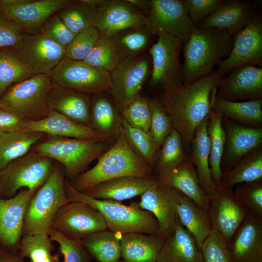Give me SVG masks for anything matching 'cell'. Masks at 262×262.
<instances>
[{
    "label": "cell",
    "mask_w": 262,
    "mask_h": 262,
    "mask_svg": "<svg viewBox=\"0 0 262 262\" xmlns=\"http://www.w3.org/2000/svg\"><path fill=\"white\" fill-rule=\"evenodd\" d=\"M99 36V32L94 27L77 33L66 49L64 58L84 61L92 51Z\"/></svg>",
    "instance_id": "c3c4849f"
},
{
    "label": "cell",
    "mask_w": 262,
    "mask_h": 262,
    "mask_svg": "<svg viewBox=\"0 0 262 262\" xmlns=\"http://www.w3.org/2000/svg\"><path fill=\"white\" fill-rule=\"evenodd\" d=\"M228 73L227 76H223L219 82L216 97L233 101L262 98L261 67L243 65Z\"/></svg>",
    "instance_id": "d6986e66"
},
{
    "label": "cell",
    "mask_w": 262,
    "mask_h": 262,
    "mask_svg": "<svg viewBox=\"0 0 262 262\" xmlns=\"http://www.w3.org/2000/svg\"><path fill=\"white\" fill-rule=\"evenodd\" d=\"M216 90L212 95V109L221 113L234 122L246 127L262 128V99L233 101L216 97Z\"/></svg>",
    "instance_id": "1f68e13d"
},
{
    "label": "cell",
    "mask_w": 262,
    "mask_h": 262,
    "mask_svg": "<svg viewBox=\"0 0 262 262\" xmlns=\"http://www.w3.org/2000/svg\"><path fill=\"white\" fill-rule=\"evenodd\" d=\"M121 114L123 119L130 126L149 131L151 112L149 99L141 94L126 103Z\"/></svg>",
    "instance_id": "f6af8a7d"
},
{
    "label": "cell",
    "mask_w": 262,
    "mask_h": 262,
    "mask_svg": "<svg viewBox=\"0 0 262 262\" xmlns=\"http://www.w3.org/2000/svg\"><path fill=\"white\" fill-rule=\"evenodd\" d=\"M133 8L142 13H146L148 15L150 8V0H125Z\"/></svg>",
    "instance_id": "680465c9"
},
{
    "label": "cell",
    "mask_w": 262,
    "mask_h": 262,
    "mask_svg": "<svg viewBox=\"0 0 262 262\" xmlns=\"http://www.w3.org/2000/svg\"><path fill=\"white\" fill-rule=\"evenodd\" d=\"M151 35L144 27L127 29L110 38L120 59L141 54L148 47Z\"/></svg>",
    "instance_id": "b9f144b4"
},
{
    "label": "cell",
    "mask_w": 262,
    "mask_h": 262,
    "mask_svg": "<svg viewBox=\"0 0 262 262\" xmlns=\"http://www.w3.org/2000/svg\"><path fill=\"white\" fill-rule=\"evenodd\" d=\"M51 228L74 240H82L108 229L100 212L81 201H70L62 206L56 214Z\"/></svg>",
    "instance_id": "8fae6325"
},
{
    "label": "cell",
    "mask_w": 262,
    "mask_h": 262,
    "mask_svg": "<svg viewBox=\"0 0 262 262\" xmlns=\"http://www.w3.org/2000/svg\"><path fill=\"white\" fill-rule=\"evenodd\" d=\"M86 4L96 7L98 8L105 1V0H82Z\"/></svg>",
    "instance_id": "91938a15"
},
{
    "label": "cell",
    "mask_w": 262,
    "mask_h": 262,
    "mask_svg": "<svg viewBox=\"0 0 262 262\" xmlns=\"http://www.w3.org/2000/svg\"><path fill=\"white\" fill-rule=\"evenodd\" d=\"M156 181L153 175L124 176L101 182L82 193L95 199L120 202L141 196Z\"/></svg>",
    "instance_id": "484cf974"
},
{
    "label": "cell",
    "mask_w": 262,
    "mask_h": 262,
    "mask_svg": "<svg viewBox=\"0 0 262 262\" xmlns=\"http://www.w3.org/2000/svg\"><path fill=\"white\" fill-rule=\"evenodd\" d=\"M170 185L189 198L198 206L208 211L210 199L202 190L196 168L187 155L174 171Z\"/></svg>",
    "instance_id": "e575fe53"
},
{
    "label": "cell",
    "mask_w": 262,
    "mask_h": 262,
    "mask_svg": "<svg viewBox=\"0 0 262 262\" xmlns=\"http://www.w3.org/2000/svg\"><path fill=\"white\" fill-rule=\"evenodd\" d=\"M98 8L90 6L82 0L71 1L56 12L66 27L75 34L93 27Z\"/></svg>",
    "instance_id": "60d3db41"
},
{
    "label": "cell",
    "mask_w": 262,
    "mask_h": 262,
    "mask_svg": "<svg viewBox=\"0 0 262 262\" xmlns=\"http://www.w3.org/2000/svg\"><path fill=\"white\" fill-rule=\"evenodd\" d=\"M65 189L70 201L85 202L98 209L103 215L109 230L122 235L132 233L159 235V224L154 215L142 210L138 203L130 205L112 200L92 198L75 189L68 179Z\"/></svg>",
    "instance_id": "277c9868"
},
{
    "label": "cell",
    "mask_w": 262,
    "mask_h": 262,
    "mask_svg": "<svg viewBox=\"0 0 262 262\" xmlns=\"http://www.w3.org/2000/svg\"><path fill=\"white\" fill-rule=\"evenodd\" d=\"M254 16L252 6L248 2L224 0L201 22L198 28L225 30L233 36L244 28Z\"/></svg>",
    "instance_id": "4316f807"
},
{
    "label": "cell",
    "mask_w": 262,
    "mask_h": 262,
    "mask_svg": "<svg viewBox=\"0 0 262 262\" xmlns=\"http://www.w3.org/2000/svg\"><path fill=\"white\" fill-rule=\"evenodd\" d=\"M188 14L195 25L213 12L223 0H183Z\"/></svg>",
    "instance_id": "11a10c76"
},
{
    "label": "cell",
    "mask_w": 262,
    "mask_h": 262,
    "mask_svg": "<svg viewBox=\"0 0 262 262\" xmlns=\"http://www.w3.org/2000/svg\"><path fill=\"white\" fill-rule=\"evenodd\" d=\"M25 33L16 23L0 14V49H16Z\"/></svg>",
    "instance_id": "db71d44e"
},
{
    "label": "cell",
    "mask_w": 262,
    "mask_h": 262,
    "mask_svg": "<svg viewBox=\"0 0 262 262\" xmlns=\"http://www.w3.org/2000/svg\"><path fill=\"white\" fill-rule=\"evenodd\" d=\"M223 117L221 113L211 109L207 126L210 144L209 164L214 182L220 181L222 174L221 162L226 141Z\"/></svg>",
    "instance_id": "f35d334b"
},
{
    "label": "cell",
    "mask_w": 262,
    "mask_h": 262,
    "mask_svg": "<svg viewBox=\"0 0 262 262\" xmlns=\"http://www.w3.org/2000/svg\"><path fill=\"white\" fill-rule=\"evenodd\" d=\"M200 250L203 262H232L228 243L213 228L203 241Z\"/></svg>",
    "instance_id": "816d5d0a"
},
{
    "label": "cell",
    "mask_w": 262,
    "mask_h": 262,
    "mask_svg": "<svg viewBox=\"0 0 262 262\" xmlns=\"http://www.w3.org/2000/svg\"><path fill=\"white\" fill-rule=\"evenodd\" d=\"M149 72V58L142 54L120 59L110 72L112 86L108 93L120 113L126 103L140 94Z\"/></svg>",
    "instance_id": "7c38bea8"
},
{
    "label": "cell",
    "mask_w": 262,
    "mask_h": 262,
    "mask_svg": "<svg viewBox=\"0 0 262 262\" xmlns=\"http://www.w3.org/2000/svg\"><path fill=\"white\" fill-rule=\"evenodd\" d=\"M209 117V115L196 129L190 159L196 168L200 186L210 200L215 195V185L209 164L210 144L207 129Z\"/></svg>",
    "instance_id": "f546056e"
},
{
    "label": "cell",
    "mask_w": 262,
    "mask_h": 262,
    "mask_svg": "<svg viewBox=\"0 0 262 262\" xmlns=\"http://www.w3.org/2000/svg\"><path fill=\"white\" fill-rule=\"evenodd\" d=\"M233 36L225 30L194 27L183 48L182 83L194 81L213 72L214 66L229 54Z\"/></svg>",
    "instance_id": "3957f363"
},
{
    "label": "cell",
    "mask_w": 262,
    "mask_h": 262,
    "mask_svg": "<svg viewBox=\"0 0 262 262\" xmlns=\"http://www.w3.org/2000/svg\"><path fill=\"white\" fill-rule=\"evenodd\" d=\"M52 241L47 233L23 235L20 240L18 251L30 262H60L58 255L53 254Z\"/></svg>",
    "instance_id": "7bdbcfd3"
},
{
    "label": "cell",
    "mask_w": 262,
    "mask_h": 262,
    "mask_svg": "<svg viewBox=\"0 0 262 262\" xmlns=\"http://www.w3.org/2000/svg\"><path fill=\"white\" fill-rule=\"evenodd\" d=\"M195 25L183 0H151L145 29L151 34L162 31L185 43Z\"/></svg>",
    "instance_id": "4fadbf2b"
},
{
    "label": "cell",
    "mask_w": 262,
    "mask_h": 262,
    "mask_svg": "<svg viewBox=\"0 0 262 262\" xmlns=\"http://www.w3.org/2000/svg\"><path fill=\"white\" fill-rule=\"evenodd\" d=\"M152 175L153 168L133 150L122 127L115 143L98 159L95 165L69 181L75 189L82 192L116 178Z\"/></svg>",
    "instance_id": "7a4b0ae2"
},
{
    "label": "cell",
    "mask_w": 262,
    "mask_h": 262,
    "mask_svg": "<svg viewBox=\"0 0 262 262\" xmlns=\"http://www.w3.org/2000/svg\"><path fill=\"white\" fill-rule=\"evenodd\" d=\"M110 146L107 141L51 136L38 144L34 152L61 163L68 180L71 181Z\"/></svg>",
    "instance_id": "8992f818"
},
{
    "label": "cell",
    "mask_w": 262,
    "mask_h": 262,
    "mask_svg": "<svg viewBox=\"0 0 262 262\" xmlns=\"http://www.w3.org/2000/svg\"><path fill=\"white\" fill-rule=\"evenodd\" d=\"M119 60L110 38L100 35L92 51L84 61L92 66L110 72Z\"/></svg>",
    "instance_id": "bcb514c9"
},
{
    "label": "cell",
    "mask_w": 262,
    "mask_h": 262,
    "mask_svg": "<svg viewBox=\"0 0 262 262\" xmlns=\"http://www.w3.org/2000/svg\"><path fill=\"white\" fill-rule=\"evenodd\" d=\"M47 102L49 110L58 112L78 124L92 128L91 99L89 95L52 82L47 95Z\"/></svg>",
    "instance_id": "d4e9b609"
},
{
    "label": "cell",
    "mask_w": 262,
    "mask_h": 262,
    "mask_svg": "<svg viewBox=\"0 0 262 262\" xmlns=\"http://www.w3.org/2000/svg\"><path fill=\"white\" fill-rule=\"evenodd\" d=\"M36 191L23 188L11 198H0V249L18 250L26 207Z\"/></svg>",
    "instance_id": "ac0fdd59"
},
{
    "label": "cell",
    "mask_w": 262,
    "mask_h": 262,
    "mask_svg": "<svg viewBox=\"0 0 262 262\" xmlns=\"http://www.w3.org/2000/svg\"><path fill=\"white\" fill-rule=\"evenodd\" d=\"M203 262L195 238L178 220L172 234L165 238L157 262Z\"/></svg>",
    "instance_id": "f1b7e54d"
},
{
    "label": "cell",
    "mask_w": 262,
    "mask_h": 262,
    "mask_svg": "<svg viewBox=\"0 0 262 262\" xmlns=\"http://www.w3.org/2000/svg\"><path fill=\"white\" fill-rule=\"evenodd\" d=\"M26 119L18 115L0 108V132H23Z\"/></svg>",
    "instance_id": "9f6ffc18"
},
{
    "label": "cell",
    "mask_w": 262,
    "mask_h": 262,
    "mask_svg": "<svg viewBox=\"0 0 262 262\" xmlns=\"http://www.w3.org/2000/svg\"><path fill=\"white\" fill-rule=\"evenodd\" d=\"M151 112L149 132L160 149L173 129L172 120L157 99H149Z\"/></svg>",
    "instance_id": "7dc6e473"
},
{
    "label": "cell",
    "mask_w": 262,
    "mask_h": 262,
    "mask_svg": "<svg viewBox=\"0 0 262 262\" xmlns=\"http://www.w3.org/2000/svg\"><path fill=\"white\" fill-rule=\"evenodd\" d=\"M147 22V16L126 0H105L98 8L93 27L100 35L110 37L127 29L144 27Z\"/></svg>",
    "instance_id": "44dd1931"
},
{
    "label": "cell",
    "mask_w": 262,
    "mask_h": 262,
    "mask_svg": "<svg viewBox=\"0 0 262 262\" xmlns=\"http://www.w3.org/2000/svg\"><path fill=\"white\" fill-rule=\"evenodd\" d=\"M52 82L49 75L35 74L15 83L0 98V108L26 120H37L48 115V94Z\"/></svg>",
    "instance_id": "52a82bcc"
},
{
    "label": "cell",
    "mask_w": 262,
    "mask_h": 262,
    "mask_svg": "<svg viewBox=\"0 0 262 262\" xmlns=\"http://www.w3.org/2000/svg\"><path fill=\"white\" fill-rule=\"evenodd\" d=\"M65 172L54 165L47 180L32 196L24 216L23 235L48 234L59 209L70 202L65 189Z\"/></svg>",
    "instance_id": "5b68a950"
},
{
    "label": "cell",
    "mask_w": 262,
    "mask_h": 262,
    "mask_svg": "<svg viewBox=\"0 0 262 262\" xmlns=\"http://www.w3.org/2000/svg\"><path fill=\"white\" fill-rule=\"evenodd\" d=\"M164 240L157 234H124L121 239V259L118 262H157Z\"/></svg>",
    "instance_id": "4dcf8cb0"
},
{
    "label": "cell",
    "mask_w": 262,
    "mask_h": 262,
    "mask_svg": "<svg viewBox=\"0 0 262 262\" xmlns=\"http://www.w3.org/2000/svg\"><path fill=\"white\" fill-rule=\"evenodd\" d=\"M223 76L213 71L175 89L164 91L157 99L183 144L192 143L196 128L210 114L213 92Z\"/></svg>",
    "instance_id": "6da1fadb"
},
{
    "label": "cell",
    "mask_w": 262,
    "mask_h": 262,
    "mask_svg": "<svg viewBox=\"0 0 262 262\" xmlns=\"http://www.w3.org/2000/svg\"><path fill=\"white\" fill-rule=\"evenodd\" d=\"M39 132L0 133V170L14 160L27 154L43 136Z\"/></svg>",
    "instance_id": "74e56055"
},
{
    "label": "cell",
    "mask_w": 262,
    "mask_h": 262,
    "mask_svg": "<svg viewBox=\"0 0 262 262\" xmlns=\"http://www.w3.org/2000/svg\"></svg>",
    "instance_id": "94428289"
},
{
    "label": "cell",
    "mask_w": 262,
    "mask_h": 262,
    "mask_svg": "<svg viewBox=\"0 0 262 262\" xmlns=\"http://www.w3.org/2000/svg\"><path fill=\"white\" fill-rule=\"evenodd\" d=\"M222 125L226 141L221 162L222 172L230 169L241 158L262 147V128L237 124L223 116Z\"/></svg>",
    "instance_id": "7402d4cb"
},
{
    "label": "cell",
    "mask_w": 262,
    "mask_h": 262,
    "mask_svg": "<svg viewBox=\"0 0 262 262\" xmlns=\"http://www.w3.org/2000/svg\"><path fill=\"white\" fill-rule=\"evenodd\" d=\"M215 195L210 201L208 213L213 228L228 244L248 214L231 190L220 181L214 182Z\"/></svg>",
    "instance_id": "9a60e30c"
},
{
    "label": "cell",
    "mask_w": 262,
    "mask_h": 262,
    "mask_svg": "<svg viewBox=\"0 0 262 262\" xmlns=\"http://www.w3.org/2000/svg\"><path fill=\"white\" fill-rule=\"evenodd\" d=\"M178 191L157 181L141 195L138 203L142 210L152 213L159 224V235L166 238L174 232L179 220L176 210Z\"/></svg>",
    "instance_id": "ffe728a7"
},
{
    "label": "cell",
    "mask_w": 262,
    "mask_h": 262,
    "mask_svg": "<svg viewBox=\"0 0 262 262\" xmlns=\"http://www.w3.org/2000/svg\"><path fill=\"white\" fill-rule=\"evenodd\" d=\"M52 159L35 152L28 153L0 170V198L14 196L21 188L37 191L53 168Z\"/></svg>",
    "instance_id": "ba28073f"
},
{
    "label": "cell",
    "mask_w": 262,
    "mask_h": 262,
    "mask_svg": "<svg viewBox=\"0 0 262 262\" xmlns=\"http://www.w3.org/2000/svg\"><path fill=\"white\" fill-rule=\"evenodd\" d=\"M48 234L59 246L64 262H90L92 258L79 240L68 239L50 228Z\"/></svg>",
    "instance_id": "f907efd6"
},
{
    "label": "cell",
    "mask_w": 262,
    "mask_h": 262,
    "mask_svg": "<svg viewBox=\"0 0 262 262\" xmlns=\"http://www.w3.org/2000/svg\"><path fill=\"white\" fill-rule=\"evenodd\" d=\"M182 144L180 135L173 129L160 147L153 169V176L158 182L170 186L174 171L186 155Z\"/></svg>",
    "instance_id": "836d02e7"
},
{
    "label": "cell",
    "mask_w": 262,
    "mask_h": 262,
    "mask_svg": "<svg viewBox=\"0 0 262 262\" xmlns=\"http://www.w3.org/2000/svg\"><path fill=\"white\" fill-rule=\"evenodd\" d=\"M122 127L133 150L154 169L160 149L149 131L133 127L123 119Z\"/></svg>",
    "instance_id": "ee69618b"
},
{
    "label": "cell",
    "mask_w": 262,
    "mask_h": 262,
    "mask_svg": "<svg viewBox=\"0 0 262 262\" xmlns=\"http://www.w3.org/2000/svg\"><path fill=\"white\" fill-rule=\"evenodd\" d=\"M228 246L232 262H262V217L248 213Z\"/></svg>",
    "instance_id": "603a6c76"
},
{
    "label": "cell",
    "mask_w": 262,
    "mask_h": 262,
    "mask_svg": "<svg viewBox=\"0 0 262 262\" xmlns=\"http://www.w3.org/2000/svg\"><path fill=\"white\" fill-rule=\"evenodd\" d=\"M233 192L248 213L262 217V180L239 184Z\"/></svg>",
    "instance_id": "681fc988"
},
{
    "label": "cell",
    "mask_w": 262,
    "mask_h": 262,
    "mask_svg": "<svg viewBox=\"0 0 262 262\" xmlns=\"http://www.w3.org/2000/svg\"><path fill=\"white\" fill-rule=\"evenodd\" d=\"M262 64V21L259 16L252 20L233 37L231 49L218 63L217 72L221 76L243 65L260 67Z\"/></svg>",
    "instance_id": "5bb4252c"
},
{
    "label": "cell",
    "mask_w": 262,
    "mask_h": 262,
    "mask_svg": "<svg viewBox=\"0 0 262 262\" xmlns=\"http://www.w3.org/2000/svg\"><path fill=\"white\" fill-rule=\"evenodd\" d=\"M39 33L65 49L75 36L56 13L50 16L44 22Z\"/></svg>",
    "instance_id": "f5cc1de1"
},
{
    "label": "cell",
    "mask_w": 262,
    "mask_h": 262,
    "mask_svg": "<svg viewBox=\"0 0 262 262\" xmlns=\"http://www.w3.org/2000/svg\"><path fill=\"white\" fill-rule=\"evenodd\" d=\"M156 34L157 41L149 50L152 66L150 84L160 86L164 91H168L183 84L180 59L182 43L162 31H159Z\"/></svg>",
    "instance_id": "30bf717a"
},
{
    "label": "cell",
    "mask_w": 262,
    "mask_h": 262,
    "mask_svg": "<svg viewBox=\"0 0 262 262\" xmlns=\"http://www.w3.org/2000/svg\"><path fill=\"white\" fill-rule=\"evenodd\" d=\"M122 236L106 229L79 241L97 262H118L121 257Z\"/></svg>",
    "instance_id": "8d00e7d4"
},
{
    "label": "cell",
    "mask_w": 262,
    "mask_h": 262,
    "mask_svg": "<svg viewBox=\"0 0 262 262\" xmlns=\"http://www.w3.org/2000/svg\"><path fill=\"white\" fill-rule=\"evenodd\" d=\"M90 120L93 130L111 146L115 143L122 129L123 118L114 101L103 93L95 95L91 99Z\"/></svg>",
    "instance_id": "83f0119b"
},
{
    "label": "cell",
    "mask_w": 262,
    "mask_h": 262,
    "mask_svg": "<svg viewBox=\"0 0 262 262\" xmlns=\"http://www.w3.org/2000/svg\"><path fill=\"white\" fill-rule=\"evenodd\" d=\"M49 76L53 83L88 95L108 92L112 86L110 72L64 57Z\"/></svg>",
    "instance_id": "9c48e42d"
},
{
    "label": "cell",
    "mask_w": 262,
    "mask_h": 262,
    "mask_svg": "<svg viewBox=\"0 0 262 262\" xmlns=\"http://www.w3.org/2000/svg\"><path fill=\"white\" fill-rule=\"evenodd\" d=\"M0 49V96L13 83L33 76V72L20 59L15 48Z\"/></svg>",
    "instance_id": "ab89813d"
},
{
    "label": "cell",
    "mask_w": 262,
    "mask_h": 262,
    "mask_svg": "<svg viewBox=\"0 0 262 262\" xmlns=\"http://www.w3.org/2000/svg\"><path fill=\"white\" fill-rule=\"evenodd\" d=\"M18 250L0 249V262H24Z\"/></svg>",
    "instance_id": "6f0895ef"
},
{
    "label": "cell",
    "mask_w": 262,
    "mask_h": 262,
    "mask_svg": "<svg viewBox=\"0 0 262 262\" xmlns=\"http://www.w3.org/2000/svg\"><path fill=\"white\" fill-rule=\"evenodd\" d=\"M262 180V148L260 147L241 158L229 170L222 172L220 182L228 188Z\"/></svg>",
    "instance_id": "d590c367"
},
{
    "label": "cell",
    "mask_w": 262,
    "mask_h": 262,
    "mask_svg": "<svg viewBox=\"0 0 262 262\" xmlns=\"http://www.w3.org/2000/svg\"><path fill=\"white\" fill-rule=\"evenodd\" d=\"M176 205L179 222L193 235L200 250L203 241L213 229L208 212L179 191Z\"/></svg>",
    "instance_id": "d6a6232c"
},
{
    "label": "cell",
    "mask_w": 262,
    "mask_h": 262,
    "mask_svg": "<svg viewBox=\"0 0 262 262\" xmlns=\"http://www.w3.org/2000/svg\"><path fill=\"white\" fill-rule=\"evenodd\" d=\"M71 0H0V14L18 24L25 33H38L52 15Z\"/></svg>",
    "instance_id": "e0dca14e"
},
{
    "label": "cell",
    "mask_w": 262,
    "mask_h": 262,
    "mask_svg": "<svg viewBox=\"0 0 262 262\" xmlns=\"http://www.w3.org/2000/svg\"><path fill=\"white\" fill-rule=\"evenodd\" d=\"M34 132L47 133L51 136L107 141L103 135L92 128L78 124L62 114L50 110L42 119L26 120L23 132Z\"/></svg>",
    "instance_id": "cb8c5ba5"
},
{
    "label": "cell",
    "mask_w": 262,
    "mask_h": 262,
    "mask_svg": "<svg viewBox=\"0 0 262 262\" xmlns=\"http://www.w3.org/2000/svg\"><path fill=\"white\" fill-rule=\"evenodd\" d=\"M21 61L34 74L49 75L64 57L66 49L38 33H24L15 49Z\"/></svg>",
    "instance_id": "2e32d148"
}]
</instances>
